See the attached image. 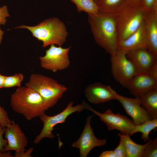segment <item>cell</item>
Returning a JSON list of instances; mask_svg holds the SVG:
<instances>
[{
    "mask_svg": "<svg viewBox=\"0 0 157 157\" xmlns=\"http://www.w3.org/2000/svg\"><path fill=\"white\" fill-rule=\"evenodd\" d=\"M88 20L96 43L110 56L115 54L118 43L115 14L99 12L89 14Z\"/></svg>",
    "mask_w": 157,
    "mask_h": 157,
    "instance_id": "6da1fadb",
    "label": "cell"
},
{
    "mask_svg": "<svg viewBox=\"0 0 157 157\" xmlns=\"http://www.w3.org/2000/svg\"><path fill=\"white\" fill-rule=\"evenodd\" d=\"M10 104L14 111L22 115L28 121L40 117L46 110L40 95L25 86L16 89L11 96Z\"/></svg>",
    "mask_w": 157,
    "mask_h": 157,
    "instance_id": "7a4b0ae2",
    "label": "cell"
},
{
    "mask_svg": "<svg viewBox=\"0 0 157 157\" xmlns=\"http://www.w3.org/2000/svg\"><path fill=\"white\" fill-rule=\"evenodd\" d=\"M15 28L28 30L33 37L42 42L44 48L53 44L62 46L68 35L64 23L55 17L46 19L35 26L22 25Z\"/></svg>",
    "mask_w": 157,
    "mask_h": 157,
    "instance_id": "3957f363",
    "label": "cell"
},
{
    "mask_svg": "<svg viewBox=\"0 0 157 157\" xmlns=\"http://www.w3.org/2000/svg\"><path fill=\"white\" fill-rule=\"evenodd\" d=\"M25 86L40 95L44 101L46 110L55 105L67 90L65 86L55 79L37 73L31 75Z\"/></svg>",
    "mask_w": 157,
    "mask_h": 157,
    "instance_id": "277c9868",
    "label": "cell"
},
{
    "mask_svg": "<svg viewBox=\"0 0 157 157\" xmlns=\"http://www.w3.org/2000/svg\"><path fill=\"white\" fill-rule=\"evenodd\" d=\"M147 12L141 5L127 2L116 13L118 42L128 37L144 22Z\"/></svg>",
    "mask_w": 157,
    "mask_h": 157,
    "instance_id": "5b68a950",
    "label": "cell"
},
{
    "mask_svg": "<svg viewBox=\"0 0 157 157\" xmlns=\"http://www.w3.org/2000/svg\"><path fill=\"white\" fill-rule=\"evenodd\" d=\"M73 102L71 101L66 108L59 113L52 116L43 114L40 117L43 125L41 131L37 135L33 141V143L37 144L45 138L52 139L55 136L53 133L54 128L56 125L65 122L67 117L72 113L80 112L86 109L87 104L85 102L76 106H73Z\"/></svg>",
    "mask_w": 157,
    "mask_h": 157,
    "instance_id": "8992f818",
    "label": "cell"
},
{
    "mask_svg": "<svg viewBox=\"0 0 157 157\" xmlns=\"http://www.w3.org/2000/svg\"><path fill=\"white\" fill-rule=\"evenodd\" d=\"M126 52L118 50L111 56V72L113 77L125 88L138 72L132 62L127 57Z\"/></svg>",
    "mask_w": 157,
    "mask_h": 157,
    "instance_id": "52a82bcc",
    "label": "cell"
},
{
    "mask_svg": "<svg viewBox=\"0 0 157 157\" xmlns=\"http://www.w3.org/2000/svg\"><path fill=\"white\" fill-rule=\"evenodd\" d=\"M71 48L70 47L63 48L51 45L46 51L45 55L39 57L41 67L53 72L68 68L70 65L69 53Z\"/></svg>",
    "mask_w": 157,
    "mask_h": 157,
    "instance_id": "ba28073f",
    "label": "cell"
},
{
    "mask_svg": "<svg viewBox=\"0 0 157 157\" xmlns=\"http://www.w3.org/2000/svg\"><path fill=\"white\" fill-rule=\"evenodd\" d=\"M93 112L99 117L100 120L106 124L109 131L116 130L121 133L132 135L135 125L133 121L125 115L119 113L115 114L110 109L103 113L97 111L88 105L86 109Z\"/></svg>",
    "mask_w": 157,
    "mask_h": 157,
    "instance_id": "9c48e42d",
    "label": "cell"
},
{
    "mask_svg": "<svg viewBox=\"0 0 157 157\" xmlns=\"http://www.w3.org/2000/svg\"><path fill=\"white\" fill-rule=\"evenodd\" d=\"M93 115L88 116L85 125L78 139L72 144V147L79 149L80 156L87 157L91 151L96 147L105 145L106 139H99L95 135L91 125Z\"/></svg>",
    "mask_w": 157,
    "mask_h": 157,
    "instance_id": "30bf717a",
    "label": "cell"
},
{
    "mask_svg": "<svg viewBox=\"0 0 157 157\" xmlns=\"http://www.w3.org/2000/svg\"><path fill=\"white\" fill-rule=\"evenodd\" d=\"M4 138L7 143L4 148L3 152L13 151L15 153L22 152L25 150L28 144V140L19 125L13 120L5 127Z\"/></svg>",
    "mask_w": 157,
    "mask_h": 157,
    "instance_id": "8fae6325",
    "label": "cell"
},
{
    "mask_svg": "<svg viewBox=\"0 0 157 157\" xmlns=\"http://www.w3.org/2000/svg\"><path fill=\"white\" fill-rule=\"evenodd\" d=\"M126 113L132 118L135 125H139L152 119L150 115L142 106L139 98L127 97L118 94L116 97Z\"/></svg>",
    "mask_w": 157,
    "mask_h": 157,
    "instance_id": "7c38bea8",
    "label": "cell"
},
{
    "mask_svg": "<svg viewBox=\"0 0 157 157\" xmlns=\"http://www.w3.org/2000/svg\"><path fill=\"white\" fill-rule=\"evenodd\" d=\"M126 55L134 65L138 73L148 72L157 62V55L146 48L128 51L126 52Z\"/></svg>",
    "mask_w": 157,
    "mask_h": 157,
    "instance_id": "4fadbf2b",
    "label": "cell"
},
{
    "mask_svg": "<svg viewBox=\"0 0 157 157\" xmlns=\"http://www.w3.org/2000/svg\"><path fill=\"white\" fill-rule=\"evenodd\" d=\"M85 94L90 103L97 104L116 100L117 93L110 86L97 82L88 85L85 89Z\"/></svg>",
    "mask_w": 157,
    "mask_h": 157,
    "instance_id": "5bb4252c",
    "label": "cell"
},
{
    "mask_svg": "<svg viewBox=\"0 0 157 157\" xmlns=\"http://www.w3.org/2000/svg\"><path fill=\"white\" fill-rule=\"evenodd\" d=\"M157 88V79L148 72L138 73L126 88L135 97L140 98L149 91Z\"/></svg>",
    "mask_w": 157,
    "mask_h": 157,
    "instance_id": "9a60e30c",
    "label": "cell"
},
{
    "mask_svg": "<svg viewBox=\"0 0 157 157\" xmlns=\"http://www.w3.org/2000/svg\"><path fill=\"white\" fill-rule=\"evenodd\" d=\"M142 48L147 49L144 22L128 37L119 42L117 45L118 50L126 52Z\"/></svg>",
    "mask_w": 157,
    "mask_h": 157,
    "instance_id": "2e32d148",
    "label": "cell"
},
{
    "mask_svg": "<svg viewBox=\"0 0 157 157\" xmlns=\"http://www.w3.org/2000/svg\"><path fill=\"white\" fill-rule=\"evenodd\" d=\"M144 24L147 49L157 55V10L147 12Z\"/></svg>",
    "mask_w": 157,
    "mask_h": 157,
    "instance_id": "e0dca14e",
    "label": "cell"
},
{
    "mask_svg": "<svg viewBox=\"0 0 157 157\" xmlns=\"http://www.w3.org/2000/svg\"><path fill=\"white\" fill-rule=\"evenodd\" d=\"M139 98L142 106L151 119H157V88L147 92Z\"/></svg>",
    "mask_w": 157,
    "mask_h": 157,
    "instance_id": "ac0fdd59",
    "label": "cell"
},
{
    "mask_svg": "<svg viewBox=\"0 0 157 157\" xmlns=\"http://www.w3.org/2000/svg\"><path fill=\"white\" fill-rule=\"evenodd\" d=\"M118 135L123 141L126 149L127 157H142L145 145L134 142L128 134L118 133Z\"/></svg>",
    "mask_w": 157,
    "mask_h": 157,
    "instance_id": "d6986e66",
    "label": "cell"
},
{
    "mask_svg": "<svg viewBox=\"0 0 157 157\" xmlns=\"http://www.w3.org/2000/svg\"><path fill=\"white\" fill-rule=\"evenodd\" d=\"M99 12L115 13L127 2L126 0H95Z\"/></svg>",
    "mask_w": 157,
    "mask_h": 157,
    "instance_id": "ffe728a7",
    "label": "cell"
},
{
    "mask_svg": "<svg viewBox=\"0 0 157 157\" xmlns=\"http://www.w3.org/2000/svg\"><path fill=\"white\" fill-rule=\"evenodd\" d=\"M157 127V119L147 120L142 123L135 125L132 135L140 132L141 133V139L144 142L149 140V135L150 132Z\"/></svg>",
    "mask_w": 157,
    "mask_h": 157,
    "instance_id": "44dd1931",
    "label": "cell"
},
{
    "mask_svg": "<svg viewBox=\"0 0 157 157\" xmlns=\"http://www.w3.org/2000/svg\"><path fill=\"white\" fill-rule=\"evenodd\" d=\"M76 6L77 10L80 13L84 12L88 14H94L99 12L94 0H70Z\"/></svg>",
    "mask_w": 157,
    "mask_h": 157,
    "instance_id": "7402d4cb",
    "label": "cell"
},
{
    "mask_svg": "<svg viewBox=\"0 0 157 157\" xmlns=\"http://www.w3.org/2000/svg\"><path fill=\"white\" fill-rule=\"evenodd\" d=\"M24 78L23 74L20 73L11 76H5L3 88L19 87L21 86Z\"/></svg>",
    "mask_w": 157,
    "mask_h": 157,
    "instance_id": "603a6c76",
    "label": "cell"
},
{
    "mask_svg": "<svg viewBox=\"0 0 157 157\" xmlns=\"http://www.w3.org/2000/svg\"><path fill=\"white\" fill-rule=\"evenodd\" d=\"M157 157V138L149 139L145 144L142 157Z\"/></svg>",
    "mask_w": 157,
    "mask_h": 157,
    "instance_id": "cb8c5ba5",
    "label": "cell"
},
{
    "mask_svg": "<svg viewBox=\"0 0 157 157\" xmlns=\"http://www.w3.org/2000/svg\"><path fill=\"white\" fill-rule=\"evenodd\" d=\"M12 121L6 111L0 105V126L6 127L11 123Z\"/></svg>",
    "mask_w": 157,
    "mask_h": 157,
    "instance_id": "d4e9b609",
    "label": "cell"
},
{
    "mask_svg": "<svg viewBox=\"0 0 157 157\" xmlns=\"http://www.w3.org/2000/svg\"><path fill=\"white\" fill-rule=\"evenodd\" d=\"M141 5L147 12L157 10V0H142Z\"/></svg>",
    "mask_w": 157,
    "mask_h": 157,
    "instance_id": "484cf974",
    "label": "cell"
},
{
    "mask_svg": "<svg viewBox=\"0 0 157 157\" xmlns=\"http://www.w3.org/2000/svg\"><path fill=\"white\" fill-rule=\"evenodd\" d=\"M116 157H127L126 150L123 140L120 139L119 144L114 150Z\"/></svg>",
    "mask_w": 157,
    "mask_h": 157,
    "instance_id": "4316f807",
    "label": "cell"
},
{
    "mask_svg": "<svg viewBox=\"0 0 157 157\" xmlns=\"http://www.w3.org/2000/svg\"><path fill=\"white\" fill-rule=\"evenodd\" d=\"M10 16L8 8L4 5L0 7V25H4L7 21V18Z\"/></svg>",
    "mask_w": 157,
    "mask_h": 157,
    "instance_id": "83f0119b",
    "label": "cell"
},
{
    "mask_svg": "<svg viewBox=\"0 0 157 157\" xmlns=\"http://www.w3.org/2000/svg\"><path fill=\"white\" fill-rule=\"evenodd\" d=\"M5 127L0 126V151L4 152V148L7 143V140L4 138Z\"/></svg>",
    "mask_w": 157,
    "mask_h": 157,
    "instance_id": "f1b7e54d",
    "label": "cell"
},
{
    "mask_svg": "<svg viewBox=\"0 0 157 157\" xmlns=\"http://www.w3.org/2000/svg\"><path fill=\"white\" fill-rule=\"evenodd\" d=\"M33 148L31 147L25 151L20 153H15L14 157H31V154L33 150Z\"/></svg>",
    "mask_w": 157,
    "mask_h": 157,
    "instance_id": "f546056e",
    "label": "cell"
},
{
    "mask_svg": "<svg viewBox=\"0 0 157 157\" xmlns=\"http://www.w3.org/2000/svg\"><path fill=\"white\" fill-rule=\"evenodd\" d=\"M99 157H116L114 151H106L102 152Z\"/></svg>",
    "mask_w": 157,
    "mask_h": 157,
    "instance_id": "4dcf8cb0",
    "label": "cell"
},
{
    "mask_svg": "<svg viewBox=\"0 0 157 157\" xmlns=\"http://www.w3.org/2000/svg\"><path fill=\"white\" fill-rule=\"evenodd\" d=\"M148 73L157 79V62L154 65Z\"/></svg>",
    "mask_w": 157,
    "mask_h": 157,
    "instance_id": "1f68e13d",
    "label": "cell"
},
{
    "mask_svg": "<svg viewBox=\"0 0 157 157\" xmlns=\"http://www.w3.org/2000/svg\"><path fill=\"white\" fill-rule=\"evenodd\" d=\"M127 2L129 4L138 5H141L142 0H126Z\"/></svg>",
    "mask_w": 157,
    "mask_h": 157,
    "instance_id": "d6a6232c",
    "label": "cell"
},
{
    "mask_svg": "<svg viewBox=\"0 0 157 157\" xmlns=\"http://www.w3.org/2000/svg\"><path fill=\"white\" fill-rule=\"evenodd\" d=\"M10 151L2 152L0 151V157H13Z\"/></svg>",
    "mask_w": 157,
    "mask_h": 157,
    "instance_id": "836d02e7",
    "label": "cell"
},
{
    "mask_svg": "<svg viewBox=\"0 0 157 157\" xmlns=\"http://www.w3.org/2000/svg\"><path fill=\"white\" fill-rule=\"evenodd\" d=\"M5 76L2 74L0 72V89L3 88Z\"/></svg>",
    "mask_w": 157,
    "mask_h": 157,
    "instance_id": "e575fe53",
    "label": "cell"
},
{
    "mask_svg": "<svg viewBox=\"0 0 157 157\" xmlns=\"http://www.w3.org/2000/svg\"><path fill=\"white\" fill-rule=\"evenodd\" d=\"M4 33V31L1 29L0 27V46L2 41Z\"/></svg>",
    "mask_w": 157,
    "mask_h": 157,
    "instance_id": "d590c367",
    "label": "cell"
},
{
    "mask_svg": "<svg viewBox=\"0 0 157 157\" xmlns=\"http://www.w3.org/2000/svg\"><path fill=\"white\" fill-rule=\"evenodd\" d=\"M95 0H94V1H95Z\"/></svg>",
    "mask_w": 157,
    "mask_h": 157,
    "instance_id": "8d00e7d4",
    "label": "cell"
}]
</instances>
